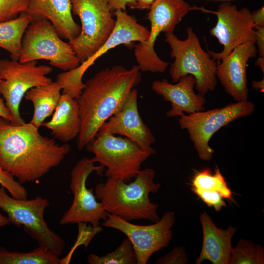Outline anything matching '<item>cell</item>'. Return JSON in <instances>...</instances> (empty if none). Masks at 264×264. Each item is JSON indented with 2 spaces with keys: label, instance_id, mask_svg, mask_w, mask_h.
Returning <instances> with one entry per match:
<instances>
[{
  "label": "cell",
  "instance_id": "1",
  "mask_svg": "<svg viewBox=\"0 0 264 264\" xmlns=\"http://www.w3.org/2000/svg\"><path fill=\"white\" fill-rule=\"evenodd\" d=\"M30 122L16 125L0 117V166L22 184L37 180L61 164L70 150L42 135Z\"/></svg>",
  "mask_w": 264,
  "mask_h": 264
},
{
  "label": "cell",
  "instance_id": "2",
  "mask_svg": "<svg viewBox=\"0 0 264 264\" xmlns=\"http://www.w3.org/2000/svg\"><path fill=\"white\" fill-rule=\"evenodd\" d=\"M141 80L140 70L134 65L130 69L120 65L105 68L87 81L77 100L81 121L78 150L93 140L102 125L122 108Z\"/></svg>",
  "mask_w": 264,
  "mask_h": 264
},
{
  "label": "cell",
  "instance_id": "3",
  "mask_svg": "<svg viewBox=\"0 0 264 264\" xmlns=\"http://www.w3.org/2000/svg\"><path fill=\"white\" fill-rule=\"evenodd\" d=\"M155 174L152 168L140 170L131 182L108 177L105 182L96 185L95 196L108 213L129 221L146 220L155 222L160 219L157 212L158 205L149 198L150 193H157L161 187L154 182Z\"/></svg>",
  "mask_w": 264,
  "mask_h": 264
},
{
  "label": "cell",
  "instance_id": "4",
  "mask_svg": "<svg viewBox=\"0 0 264 264\" xmlns=\"http://www.w3.org/2000/svg\"><path fill=\"white\" fill-rule=\"evenodd\" d=\"M187 33L185 40H179L174 32L165 34V42L171 49V57L174 58L170 68V76L174 83L184 76H193L198 93L205 95L217 86V65L209 53L203 50L192 27L187 29Z\"/></svg>",
  "mask_w": 264,
  "mask_h": 264
},
{
  "label": "cell",
  "instance_id": "5",
  "mask_svg": "<svg viewBox=\"0 0 264 264\" xmlns=\"http://www.w3.org/2000/svg\"><path fill=\"white\" fill-rule=\"evenodd\" d=\"M86 148L94 154V162L106 168L105 176L126 182L136 177L142 164L151 156L130 139L109 133H97Z\"/></svg>",
  "mask_w": 264,
  "mask_h": 264
},
{
  "label": "cell",
  "instance_id": "6",
  "mask_svg": "<svg viewBox=\"0 0 264 264\" xmlns=\"http://www.w3.org/2000/svg\"><path fill=\"white\" fill-rule=\"evenodd\" d=\"M6 190L3 186L0 187V209L6 213L10 222L22 226L39 246L60 257L66 242L49 228L44 217L49 205L48 199L40 196L31 199L16 198L9 196Z\"/></svg>",
  "mask_w": 264,
  "mask_h": 264
},
{
  "label": "cell",
  "instance_id": "7",
  "mask_svg": "<svg viewBox=\"0 0 264 264\" xmlns=\"http://www.w3.org/2000/svg\"><path fill=\"white\" fill-rule=\"evenodd\" d=\"M61 39L49 21H32L22 37L19 61L25 63L44 60L64 71L76 68L80 65L79 59L69 42Z\"/></svg>",
  "mask_w": 264,
  "mask_h": 264
},
{
  "label": "cell",
  "instance_id": "8",
  "mask_svg": "<svg viewBox=\"0 0 264 264\" xmlns=\"http://www.w3.org/2000/svg\"><path fill=\"white\" fill-rule=\"evenodd\" d=\"M193 7L184 0H155L147 15L151 23L148 39L134 46V55L140 71L163 73L169 63L162 60L154 49L161 32H174L176 25Z\"/></svg>",
  "mask_w": 264,
  "mask_h": 264
},
{
  "label": "cell",
  "instance_id": "9",
  "mask_svg": "<svg viewBox=\"0 0 264 264\" xmlns=\"http://www.w3.org/2000/svg\"><path fill=\"white\" fill-rule=\"evenodd\" d=\"M254 104L247 100L231 103L221 108L200 111L180 116L181 129L186 130L199 158L209 161L214 152L209 145L212 136L231 122L253 113Z\"/></svg>",
  "mask_w": 264,
  "mask_h": 264
},
{
  "label": "cell",
  "instance_id": "10",
  "mask_svg": "<svg viewBox=\"0 0 264 264\" xmlns=\"http://www.w3.org/2000/svg\"><path fill=\"white\" fill-rule=\"evenodd\" d=\"M72 13L81 22L80 34L68 41L80 64L92 56L108 39L116 21L106 0H71Z\"/></svg>",
  "mask_w": 264,
  "mask_h": 264
},
{
  "label": "cell",
  "instance_id": "11",
  "mask_svg": "<svg viewBox=\"0 0 264 264\" xmlns=\"http://www.w3.org/2000/svg\"><path fill=\"white\" fill-rule=\"evenodd\" d=\"M37 61L21 63L19 60L0 59V94L9 110L12 124L25 123L20 113V105L30 89L51 83L47 75L52 68L47 65H37Z\"/></svg>",
  "mask_w": 264,
  "mask_h": 264
},
{
  "label": "cell",
  "instance_id": "12",
  "mask_svg": "<svg viewBox=\"0 0 264 264\" xmlns=\"http://www.w3.org/2000/svg\"><path fill=\"white\" fill-rule=\"evenodd\" d=\"M94 163L92 158L83 157L73 168L69 187L73 199L70 208L61 218V225L85 222L97 226L100 225L101 220L107 219L108 213L93 194L94 189L87 187V179L92 173L95 172L102 176L105 170L103 166H96Z\"/></svg>",
  "mask_w": 264,
  "mask_h": 264
},
{
  "label": "cell",
  "instance_id": "13",
  "mask_svg": "<svg viewBox=\"0 0 264 264\" xmlns=\"http://www.w3.org/2000/svg\"><path fill=\"white\" fill-rule=\"evenodd\" d=\"M175 220V212L169 211L165 212L157 221L150 225H141L108 213L107 219L101 225L118 230L124 234L133 246L137 264H146L154 252L166 247L170 243Z\"/></svg>",
  "mask_w": 264,
  "mask_h": 264
},
{
  "label": "cell",
  "instance_id": "14",
  "mask_svg": "<svg viewBox=\"0 0 264 264\" xmlns=\"http://www.w3.org/2000/svg\"><path fill=\"white\" fill-rule=\"evenodd\" d=\"M211 12L217 16V22L210 33L223 46L220 52L208 51L215 61L222 60L241 44L255 42V27L249 9L242 8L238 10L236 5L224 2L216 11Z\"/></svg>",
  "mask_w": 264,
  "mask_h": 264
},
{
  "label": "cell",
  "instance_id": "15",
  "mask_svg": "<svg viewBox=\"0 0 264 264\" xmlns=\"http://www.w3.org/2000/svg\"><path fill=\"white\" fill-rule=\"evenodd\" d=\"M137 98L138 92L134 88L122 108L102 125L97 133L125 136L151 155L156 153L152 147L156 139L139 113Z\"/></svg>",
  "mask_w": 264,
  "mask_h": 264
},
{
  "label": "cell",
  "instance_id": "16",
  "mask_svg": "<svg viewBox=\"0 0 264 264\" xmlns=\"http://www.w3.org/2000/svg\"><path fill=\"white\" fill-rule=\"evenodd\" d=\"M257 52L255 42L244 43L235 48L217 66V77L227 93L236 102L247 100L246 65Z\"/></svg>",
  "mask_w": 264,
  "mask_h": 264
},
{
  "label": "cell",
  "instance_id": "17",
  "mask_svg": "<svg viewBox=\"0 0 264 264\" xmlns=\"http://www.w3.org/2000/svg\"><path fill=\"white\" fill-rule=\"evenodd\" d=\"M116 17L114 28L111 35L102 46L89 59L76 68L68 70V75L78 82H82L83 77L88 68L95 61L108 51L121 44L131 46L134 42L146 41L150 34L149 30L138 23L136 18L126 11L114 12Z\"/></svg>",
  "mask_w": 264,
  "mask_h": 264
},
{
  "label": "cell",
  "instance_id": "18",
  "mask_svg": "<svg viewBox=\"0 0 264 264\" xmlns=\"http://www.w3.org/2000/svg\"><path fill=\"white\" fill-rule=\"evenodd\" d=\"M195 79L191 75L182 77L176 84L166 79L153 82L151 89L170 102L171 108L166 115L169 117L180 116L184 112L191 114L204 110V95L194 91Z\"/></svg>",
  "mask_w": 264,
  "mask_h": 264
},
{
  "label": "cell",
  "instance_id": "19",
  "mask_svg": "<svg viewBox=\"0 0 264 264\" xmlns=\"http://www.w3.org/2000/svg\"><path fill=\"white\" fill-rule=\"evenodd\" d=\"M26 13L32 21L50 22L59 36L68 41L80 33L81 27L72 17L71 0H29Z\"/></svg>",
  "mask_w": 264,
  "mask_h": 264
},
{
  "label": "cell",
  "instance_id": "20",
  "mask_svg": "<svg viewBox=\"0 0 264 264\" xmlns=\"http://www.w3.org/2000/svg\"><path fill=\"white\" fill-rule=\"evenodd\" d=\"M202 228V244L196 264L208 260L213 264H229L233 247L231 240L237 228L229 226L226 229L218 227L209 215L203 212L199 215Z\"/></svg>",
  "mask_w": 264,
  "mask_h": 264
},
{
  "label": "cell",
  "instance_id": "21",
  "mask_svg": "<svg viewBox=\"0 0 264 264\" xmlns=\"http://www.w3.org/2000/svg\"><path fill=\"white\" fill-rule=\"evenodd\" d=\"M81 126L77 100L63 93L51 120L42 125L51 131L55 139L63 143H67L77 137Z\"/></svg>",
  "mask_w": 264,
  "mask_h": 264
},
{
  "label": "cell",
  "instance_id": "22",
  "mask_svg": "<svg viewBox=\"0 0 264 264\" xmlns=\"http://www.w3.org/2000/svg\"><path fill=\"white\" fill-rule=\"evenodd\" d=\"M61 86L56 82L33 88L25 94V100L33 105L34 112L30 123L39 129L54 112L62 94Z\"/></svg>",
  "mask_w": 264,
  "mask_h": 264
},
{
  "label": "cell",
  "instance_id": "23",
  "mask_svg": "<svg viewBox=\"0 0 264 264\" xmlns=\"http://www.w3.org/2000/svg\"><path fill=\"white\" fill-rule=\"evenodd\" d=\"M32 21L26 12L15 19L0 22V47L7 51L11 59L19 60L22 49V39Z\"/></svg>",
  "mask_w": 264,
  "mask_h": 264
},
{
  "label": "cell",
  "instance_id": "24",
  "mask_svg": "<svg viewBox=\"0 0 264 264\" xmlns=\"http://www.w3.org/2000/svg\"><path fill=\"white\" fill-rule=\"evenodd\" d=\"M60 257L39 246L27 252L9 251L0 247V264H61Z\"/></svg>",
  "mask_w": 264,
  "mask_h": 264
},
{
  "label": "cell",
  "instance_id": "25",
  "mask_svg": "<svg viewBox=\"0 0 264 264\" xmlns=\"http://www.w3.org/2000/svg\"><path fill=\"white\" fill-rule=\"evenodd\" d=\"M191 190L219 193L225 199L232 200V194L224 177L218 168L214 173L206 168L195 173L191 180Z\"/></svg>",
  "mask_w": 264,
  "mask_h": 264
},
{
  "label": "cell",
  "instance_id": "26",
  "mask_svg": "<svg viewBox=\"0 0 264 264\" xmlns=\"http://www.w3.org/2000/svg\"><path fill=\"white\" fill-rule=\"evenodd\" d=\"M87 261L89 264H137L135 251L128 238L113 251L102 256L90 254Z\"/></svg>",
  "mask_w": 264,
  "mask_h": 264
},
{
  "label": "cell",
  "instance_id": "27",
  "mask_svg": "<svg viewBox=\"0 0 264 264\" xmlns=\"http://www.w3.org/2000/svg\"><path fill=\"white\" fill-rule=\"evenodd\" d=\"M264 248L251 241L241 239L233 248L229 264H263Z\"/></svg>",
  "mask_w": 264,
  "mask_h": 264
},
{
  "label": "cell",
  "instance_id": "28",
  "mask_svg": "<svg viewBox=\"0 0 264 264\" xmlns=\"http://www.w3.org/2000/svg\"><path fill=\"white\" fill-rule=\"evenodd\" d=\"M29 0H0V22L16 18L27 12Z\"/></svg>",
  "mask_w": 264,
  "mask_h": 264
},
{
  "label": "cell",
  "instance_id": "29",
  "mask_svg": "<svg viewBox=\"0 0 264 264\" xmlns=\"http://www.w3.org/2000/svg\"><path fill=\"white\" fill-rule=\"evenodd\" d=\"M0 184L3 186L12 197L18 199H26L27 192L18 181L5 172L0 166Z\"/></svg>",
  "mask_w": 264,
  "mask_h": 264
},
{
  "label": "cell",
  "instance_id": "30",
  "mask_svg": "<svg viewBox=\"0 0 264 264\" xmlns=\"http://www.w3.org/2000/svg\"><path fill=\"white\" fill-rule=\"evenodd\" d=\"M78 226V236L74 246L83 244L87 248L93 238L103 230L100 225L93 226L91 225L87 226V223L79 222Z\"/></svg>",
  "mask_w": 264,
  "mask_h": 264
},
{
  "label": "cell",
  "instance_id": "31",
  "mask_svg": "<svg viewBox=\"0 0 264 264\" xmlns=\"http://www.w3.org/2000/svg\"><path fill=\"white\" fill-rule=\"evenodd\" d=\"M189 263L184 246H177L162 257L158 258L156 264H186Z\"/></svg>",
  "mask_w": 264,
  "mask_h": 264
},
{
  "label": "cell",
  "instance_id": "32",
  "mask_svg": "<svg viewBox=\"0 0 264 264\" xmlns=\"http://www.w3.org/2000/svg\"><path fill=\"white\" fill-rule=\"evenodd\" d=\"M209 207H213L216 211H220L222 207L226 206L223 198L219 193H208L198 191L194 193Z\"/></svg>",
  "mask_w": 264,
  "mask_h": 264
},
{
  "label": "cell",
  "instance_id": "33",
  "mask_svg": "<svg viewBox=\"0 0 264 264\" xmlns=\"http://www.w3.org/2000/svg\"><path fill=\"white\" fill-rule=\"evenodd\" d=\"M111 12L117 10H126V6L135 9L136 0H106Z\"/></svg>",
  "mask_w": 264,
  "mask_h": 264
},
{
  "label": "cell",
  "instance_id": "34",
  "mask_svg": "<svg viewBox=\"0 0 264 264\" xmlns=\"http://www.w3.org/2000/svg\"><path fill=\"white\" fill-rule=\"evenodd\" d=\"M256 28L255 44H257L259 56L264 57V27Z\"/></svg>",
  "mask_w": 264,
  "mask_h": 264
},
{
  "label": "cell",
  "instance_id": "35",
  "mask_svg": "<svg viewBox=\"0 0 264 264\" xmlns=\"http://www.w3.org/2000/svg\"><path fill=\"white\" fill-rule=\"evenodd\" d=\"M255 27H264V6L251 13Z\"/></svg>",
  "mask_w": 264,
  "mask_h": 264
},
{
  "label": "cell",
  "instance_id": "36",
  "mask_svg": "<svg viewBox=\"0 0 264 264\" xmlns=\"http://www.w3.org/2000/svg\"><path fill=\"white\" fill-rule=\"evenodd\" d=\"M0 117L10 122H13V118L11 112L6 106L3 98L0 94Z\"/></svg>",
  "mask_w": 264,
  "mask_h": 264
},
{
  "label": "cell",
  "instance_id": "37",
  "mask_svg": "<svg viewBox=\"0 0 264 264\" xmlns=\"http://www.w3.org/2000/svg\"><path fill=\"white\" fill-rule=\"evenodd\" d=\"M155 0H136L135 9L149 10Z\"/></svg>",
  "mask_w": 264,
  "mask_h": 264
},
{
  "label": "cell",
  "instance_id": "38",
  "mask_svg": "<svg viewBox=\"0 0 264 264\" xmlns=\"http://www.w3.org/2000/svg\"><path fill=\"white\" fill-rule=\"evenodd\" d=\"M252 87L255 89H259L261 92L264 91V79L260 81H253Z\"/></svg>",
  "mask_w": 264,
  "mask_h": 264
},
{
  "label": "cell",
  "instance_id": "39",
  "mask_svg": "<svg viewBox=\"0 0 264 264\" xmlns=\"http://www.w3.org/2000/svg\"><path fill=\"white\" fill-rule=\"evenodd\" d=\"M10 223L7 217L0 213V227L8 225Z\"/></svg>",
  "mask_w": 264,
  "mask_h": 264
},
{
  "label": "cell",
  "instance_id": "40",
  "mask_svg": "<svg viewBox=\"0 0 264 264\" xmlns=\"http://www.w3.org/2000/svg\"><path fill=\"white\" fill-rule=\"evenodd\" d=\"M256 65L259 67L263 72H264V57L259 56L256 62Z\"/></svg>",
  "mask_w": 264,
  "mask_h": 264
},
{
  "label": "cell",
  "instance_id": "41",
  "mask_svg": "<svg viewBox=\"0 0 264 264\" xmlns=\"http://www.w3.org/2000/svg\"><path fill=\"white\" fill-rule=\"evenodd\" d=\"M1 80H2V79H1V78L0 77V82L1 81Z\"/></svg>",
  "mask_w": 264,
  "mask_h": 264
}]
</instances>
